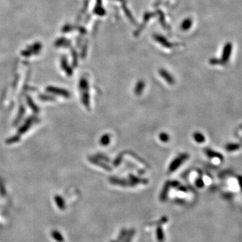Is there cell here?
<instances>
[{
  "label": "cell",
  "mask_w": 242,
  "mask_h": 242,
  "mask_svg": "<svg viewBox=\"0 0 242 242\" xmlns=\"http://www.w3.org/2000/svg\"><path fill=\"white\" fill-rule=\"evenodd\" d=\"M206 153H207V155L210 157H217V158L221 159H223V155L221 154H220V153L217 152H215V151H213L212 150H210V149L206 150Z\"/></svg>",
  "instance_id": "cell-2"
},
{
  "label": "cell",
  "mask_w": 242,
  "mask_h": 242,
  "mask_svg": "<svg viewBox=\"0 0 242 242\" xmlns=\"http://www.w3.org/2000/svg\"><path fill=\"white\" fill-rule=\"evenodd\" d=\"M190 21L188 19V20H185L184 22H183L182 27L183 29H184V30H187V29H188L189 27H190Z\"/></svg>",
  "instance_id": "cell-6"
},
{
  "label": "cell",
  "mask_w": 242,
  "mask_h": 242,
  "mask_svg": "<svg viewBox=\"0 0 242 242\" xmlns=\"http://www.w3.org/2000/svg\"><path fill=\"white\" fill-rule=\"evenodd\" d=\"M194 137L195 140L198 143H203L205 141V137L201 133H200V132H196Z\"/></svg>",
  "instance_id": "cell-4"
},
{
  "label": "cell",
  "mask_w": 242,
  "mask_h": 242,
  "mask_svg": "<svg viewBox=\"0 0 242 242\" xmlns=\"http://www.w3.org/2000/svg\"><path fill=\"white\" fill-rule=\"evenodd\" d=\"M134 230H131L129 232V234L127 235H126V239H125V242H130V241H131V239H132V236H133V235H134Z\"/></svg>",
  "instance_id": "cell-7"
},
{
  "label": "cell",
  "mask_w": 242,
  "mask_h": 242,
  "mask_svg": "<svg viewBox=\"0 0 242 242\" xmlns=\"http://www.w3.org/2000/svg\"><path fill=\"white\" fill-rule=\"evenodd\" d=\"M126 235H127V231H126V229H122L121 233H120V235L119 237V238H118V241H122L124 239V238L126 237Z\"/></svg>",
  "instance_id": "cell-5"
},
{
  "label": "cell",
  "mask_w": 242,
  "mask_h": 242,
  "mask_svg": "<svg viewBox=\"0 0 242 242\" xmlns=\"http://www.w3.org/2000/svg\"><path fill=\"white\" fill-rule=\"evenodd\" d=\"M225 148L228 151H234L240 148V145L237 143H230L227 145Z\"/></svg>",
  "instance_id": "cell-3"
},
{
  "label": "cell",
  "mask_w": 242,
  "mask_h": 242,
  "mask_svg": "<svg viewBox=\"0 0 242 242\" xmlns=\"http://www.w3.org/2000/svg\"><path fill=\"white\" fill-rule=\"evenodd\" d=\"M110 242H118V241H110Z\"/></svg>",
  "instance_id": "cell-12"
},
{
  "label": "cell",
  "mask_w": 242,
  "mask_h": 242,
  "mask_svg": "<svg viewBox=\"0 0 242 242\" xmlns=\"http://www.w3.org/2000/svg\"><path fill=\"white\" fill-rule=\"evenodd\" d=\"M196 186L199 187V188H202V187L204 186L203 181L201 180V179H199V180H198L196 181Z\"/></svg>",
  "instance_id": "cell-9"
},
{
  "label": "cell",
  "mask_w": 242,
  "mask_h": 242,
  "mask_svg": "<svg viewBox=\"0 0 242 242\" xmlns=\"http://www.w3.org/2000/svg\"><path fill=\"white\" fill-rule=\"evenodd\" d=\"M109 137L108 136H104L102 137V144L103 145H106L107 143H108L109 142Z\"/></svg>",
  "instance_id": "cell-8"
},
{
  "label": "cell",
  "mask_w": 242,
  "mask_h": 242,
  "mask_svg": "<svg viewBox=\"0 0 242 242\" xmlns=\"http://www.w3.org/2000/svg\"><path fill=\"white\" fill-rule=\"evenodd\" d=\"M156 235L157 239L159 242H163L165 239V235H164L163 229L161 227H158L156 229Z\"/></svg>",
  "instance_id": "cell-1"
},
{
  "label": "cell",
  "mask_w": 242,
  "mask_h": 242,
  "mask_svg": "<svg viewBox=\"0 0 242 242\" xmlns=\"http://www.w3.org/2000/svg\"><path fill=\"white\" fill-rule=\"evenodd\" d=\"M161 139L164 141H167L168 139V137L166 134H161Z\"/></svg>",
  "instance_id": "cell-10"
},
{
  "label": "cell",
  "mask_w": 242,
  "mask_h": 242,
  "mask_svg": "<svg viewBox=\"0 0 242 242\" xmlns=\"http://www.w3.org/2000/svg\"><path fill=\"white\" fill-rule=\"evenodd\" d=\"M238 182H239V186H240V188H241V190H242V176H238Z\"/></svg>",
  "instance_id": "cell-11"
}]
</instances>
